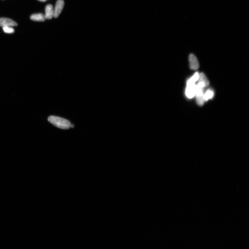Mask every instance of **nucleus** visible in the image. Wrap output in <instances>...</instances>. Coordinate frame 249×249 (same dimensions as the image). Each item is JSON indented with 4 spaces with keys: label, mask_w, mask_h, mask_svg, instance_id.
<instances>
[{
    "label": "nucleus",
    "mask_w": 249,
    "mask_h": 249,
    "mask_svg": "<svg viewBox=\"0 0 249 249\" xmlns=\"http://www.w3.org/2000/svg\"><path fill=\"white\" fill-rule=\"evenodd\" d=\"M48 120L53 125L61 129H68L74 127L68 120L59 117L51 116L48 118Z\"/></svg>",
    "instance_id": "nucleus-1"
},
{
    "label": "nucleus",
    "mask_w": 249,
    "mask_h": 249,
    "mask_svg": "<svg viewBox=\"0 0 249 249\" xmlns=\"http://www.w3.org/2000/svg\"><path fill=\"white\" fill-rule=\"evenodd\" d=\"M199 76V73L197 72L188 81L186 94L188 98H192L195 95L196 88L195 82L198 80Z\"/></svg>",
    "instance_id": "nucleus-2"
},
{
    "label": "nucleus",
    "mask_w": 249,
    "mask_h": 249,
    "mask_svg": "<svg viewBox=\"0 0 249 249\" xmlns=\"http://www.w3.org/2000/svg\"><path fill=\"white\" fill-rule=\"evenodd\" d=\"M205 88V86L202 83L198 82L196 85V95L197 103L200 106L203 105L204 101V88Z\"/></svg>",
    "instance_id": "nucleus-3"
},
{
    "label": "nucleus",
    "mask_w": 249,
    "mask_h": 249,
    "mask_svg": "<svg viewBox=\"0 0 249 249\" xmlns=\"http://www.w3.org/2000/svg\"><path fill=\"white\" fill-rule=\"evenodd\" d=\"M64 5L65 2L63 0H58L57 1L55 9H54V17L56 18L59 17L62 12Z\"/></svg>",
    "instance_id": "nucleus-4"
},
{
    "label": "nucleus",
    "mask_w": 249,
    "mask_h": 249,
    "mask_svg": "<svg viewBox=\"0 0 249 249\" xmlns=\"http://www.w3.org/2000/svg\"><path fill=\"white\" fill-rule=\"evenodd\" d=\"M17 24L16 22L10 19L6 18H0V27L17 26Z\"/></svg>",
    "instance_id": "nucleus-5"
},
{
    "label": "nucleus",
    "mask_w": 249,
    "mask_h": 249,
    "mask_svg": "<svg viewBox=\"0 0 249 249\" xmlns=\"http://www.w3.org/2000/svg\"><path fill=\"white\" fill-rule=\"evenodd\" d=\"M189 61L191 69L196 70L199 69V63L195 56L192 54H190L189 56Z\"/></svg>",
    "instance_id": "nucleus-6"
},
{
    "label": "nucleus",
    "mask_w": 249,
    "mask_h": 249,
    "mask_svg": "<svg viewBox=\"0 0 249 249\" xmlns=\"http://www.w3.org/2000/svg\"><path fill=\"white\" fill-rule=\"evenodd\" d=\"M45 9L46 14L45 15V17L46 19L50 20L54 17V9L51 5H47Z\"/></svg>",
    "instance_id": "nucleus-7"
},
{
    "label": "nucleus",
    "mask_w": 249,
    "mask_h": 249,
    "mask_svg": "<svg viewBox=\"0 0 249 249\" xmlns=\"http://www.w3.org/2000/svg\"><path fill=\"white\" fill-rule=\"evenodd\" d=\"M30 18L32 20L39 22L44 21L46 20L45 15L41 13L32 15Z\"/></svg>",
    "instance_id": "nucleus-8"
},
{
    "label": "nucleus",
    "mask_w": 249,
    "mask_h": 249,
    "mask_svg": "<svg viewBox=\"0 0 249 249\" xmlns=\"http://www.w3.org/2000/svg\"><path fill=\"white\" fill-rule=\"evenodd\" d=\"M199 82L202 83L205 85V87H208L209 85V82L206 76L203 73H201L200 75Z\"/></svg>",
    "instance_id": "nucleus-9"
},
{
    "label": "nucleus",
    "mask_w": 249,
    "mask_h": 249,
    "mask_svg": "<svg viewBox=\"0 0 249 249\" xmlns=\"http://www.w3.org/2000/svg\"><path fill=\"white\" fill-rule=\"evenodd\" d=\"M213 92L212 90L209 89L208 90L205 94L204 95V100L207 101L209 99H211L213 96Z\"/></svg>",
    "instance_id": "nucleus-10"
},
{
    "label": "nucleus",
    "mask_w": 249,
    "mask_h": 249,
    "mask_svg": "<svg viewBox=\"0 0 249 249\" xmlns=\"http://www.w3.org/2000/svg\"><path fill=\"white\" fill-rule=\"evenodd\" d=\"M2 27L3 30L6 33H12L14 32V29L11 27Z\"/></svg>",
    "instance_id": "nucleus-11"
},
{
    "label": "nucleus",
    "mask_w": 249,
    "mask_h": 249,
    "mask_svg": "<svg viewBox=\"0 0 249 249\" xmlns=\"http://www.w3.org/2000/svg\"><path fill=\"white\" fill-rule=\"evenodd\" d=\"M38 1H39L42 2H45L46 1H47V0H38Z\"/></svg>",
    "instance_id": "nucleus-12"
}]
</instances>
